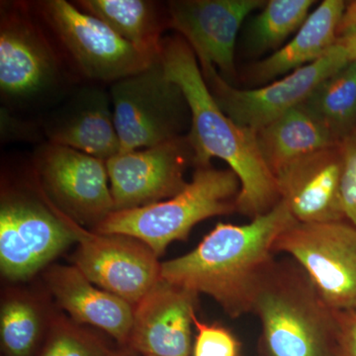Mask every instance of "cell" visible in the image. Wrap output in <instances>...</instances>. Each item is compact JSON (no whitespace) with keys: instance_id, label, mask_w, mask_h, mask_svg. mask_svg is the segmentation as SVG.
<instances>
[{"instance_id":"obj_1","label":"cell","mask_w":356,"mask_h":356,"mask_svg":"<svg viewBox=\"0 0 356 356\" xmlns=\"http://www.w3.org/2000/svg\"><path fill=\"white\" fill-rule=\"evenodd\" d=\"M295 222L281 200L248 224L218 222L191 252L161 264V277L207 295L229 317L252 313L255 297L276 261V241Z\"/></svg>"},{"instance_id":"obj_2","label":"cell","mask_w":356,"mask_h":356,"mask_svg":"<svg viewBox=\"0 0 356 356\" xmlns=\"http://www.w3.org/2000/svg\"><path fill=\"white\" fill-rule=\"evenodd\" d=\"M159 58L166 76L181 89L191 115L187 133L196 168L209 166L213 159L229 165L241 182L236 212L254 218L280 202L277 182L262 158L257 131L238 125L213 97L189 44L179 35L165 37Z\"/></svg>"},{"instance_id":"obj_3","label":"cell","mask_w":356,"mask_h":356,"mask_svg":"<svg viewBox=\"0 0 356 356\" xmlns=\"http://www.w3.org/2000/svg\"><path fill=\"white\" fill-rule=\"evenodd\" d=\"M74 72L32 4L1 1L0 95L6 108L35 109L70 95Z\"/></svg>"},{"instance_id":"obj_4","label":"cell","mask_w":356,"mask_h":356,"mask_svg":"<svg viewBox=\"0 0 356 356\" xmlns=\"http://www.w3.org/2000/svg\"><path fill=\"white\" fill-rule=\"evenodd\" d=\"M267 356H331L337 312L325 303L299 264L276 261L255 297Z\"/></svg>"},{"instance_id":"obj_5","label":"cell","mask_w":356,"mask_h":356,"mask_svg":"<svg viewBox=\"0 0 356 356\" xmlns=\"http://www.w3.org/2000/svg\"><path fill=\"white\" fill-rule=\"evenodd\" d=\"M240 191V179L229 168H196L191 181L177 195L145 207L115 211L95 232L133 236L159 257L170 243L186 241L198 222L236 212Z\"/></svg>"},{"instance_id":"obj_6","label":"cell","mask_w":356,"mask_h":356,"mask_svg":"<svg viewBox=\"0 0 356 356\" xmlns=\"http://www.w3.org/2000/svg\"><path fill=\"white\" fill-rule=\"evenodd\" d=\"M32 6L76 77L112 84L146 70L159 57L136 48L102 20L65 0Z\"/></svg>"},{"instance_id":"obj_7","label":"cell","mask_w":356,"mask_h":356,"mask_svg":"<svg viewBox=\"0 0 356 356\" xmlns=\"http://www.w3.org/2000/svg\"><path fill=\"white\" fill-rule=\"evenodd\" d=\"M109 92L120 140L119 153L186 136L191 110L181 89L166 76L159 55L146 70L115 81Z\"/></svg>"},{"instance_id":"obj_8","label":"cell","mask_w":356,"mask_h":356,"mask_svg":"<svg viewBox=\"0 0 356 356\" xmlns=\"http://www.w3.org/2000/svg\"><path fill=\"white\" fill-rule=\"evenodd\" d=\"M301 268L332 311L356 310V227L343 221L295 222L275 243Z\"/></svg>"},{"instance_id":"obj_9","label":"cell","mask_w":356,"mask_h":356,"mask_svg":"<svg viewBox=\"0 0 356 356\" xmlns=\"http://www.w3.org/2000/svg\"><path fill=\"white\" fill-rule=\"evenodd\" d=\"M77 236L51 204L22 195H3L0 206V268L4 277H32L62 254Z\"/></svg>"},{"instance_id":"obj_10","label":"cell","mask_w":356,"mask_h":356,"mask_svg":"<svg viewBox=\"0 0 356 356\" xmlns=\"http://www.w3.org/2000/svg\"><path fill=\"white\" fill-rule=\"evenodd\" d=\"M348 64L337 43L322 58L254 89H238L225 81L215 67L201 69L220 108L238 125L259 131L300 106L327 77Z\"/></svg>"},{"instance_id":"obj_11","label":"cell","mask_w":356,"mask_h":356,"mask_svg":"<svg viewBox=\"0 0 356 356\" xmlns=\"http://www.w3.org/2000/svg\"><path fill=\"white\" fill-rule=\"evenodd\" d=\"M34 165L51 205L72 221L95 228L114 212L106 161L46 140Z\"/></svg>"},{"instance_id":"obj_12","label":"cell","mask_w":356,"mask_h":356,"mask_svg":"<svg viewBox=\"0 0 356 356\" xmlns=\"http://www.w3.org/2000/svg\"><path fill=\"white\" fill-rule=\"evenodd\" d=\"M67 219L79 243L74 266L96 286L137 305L161 278L153 250L133 236L89 233Z\"/></svg>"},{"instance_id":"obj_13","label":"cell","mask_w":356,"mask_h":356,"mask_svg":"<svg viewBox=\"0 0 356 356\" xmlns=\"http://www.w3.org/2000/svg\"><path fill=\"white\" fill-rule=\"evenodd\" d=\"M191 163L194 165V153L187 135L115 154L106 161L115 211L145 207L177 195L188 184L184 173Z\"/></svg>"},{"instance_id":"obj_14","label":"cell","mask_w":356,"mask_h":356,"mask_svg":"<svg viewBox=\"0 0 356 356\" xmlns=\"http://www.w3.org/2000/svg\"><path fill=\"white\" fill-rule=\"evenodd\" d=\"M264 4L262 0H172L166 4L168 28L189 44L200 69L215 67L229 83L236 76L241 26Z\"/></svg>"},{"instance_id":"obj_15","label":"cell","mask_w":356,"mask_h":356,"mask_svg":"<svg viewBox=\"0 0 356 356\" xmlns=\"http://www.w3.org/2000/svg\"><path fill=\"white\" fill-rule=\"evenodd\" d=\"M197 297L159 278L134 309L127 346L144 356H191Z\"/></svg>"},{"instance_id":"obj_16","label":"cell","mask_w":356,"mask_h":356,"mask_svg":"<svg viewBox=\"0 0 356 356\" xmlns=\"http://www.w3.org/2000/svg\"><path fill=\"white\" fill-rule=\"evenodd\" d=\"M47 142L107 161L120 152L109 91L98 84L74 89L42 123Z\"/></svg>"},{"instance_id":"obj_17","label":"cell","mask_w":356,"mask_h":356,"mask_svg":"<svg viewBox=\"0 0 356 356\" xmlns=\"http://www.w3.org/2000/svg\"><path fill=\"white\" fill-rule=\"evenodd\" d=\"M343 172L339 144L293 161L276 172L281 200L297 222H325L346 220L341 205Z\"/></svg>"},{"instance_id":"obj_18","label":"cell","mask_w":356,"mask_h":356,"mask_svg":"<svg viewBox=\"0 0 356 356\" xmlns=\"http://www.w3.org/2000/svg\"><path fill=\"white\" fill-rule=\"evenodd\" d=\"M46 281L58 305L76 324H88L106 332L127 346L135 307L125 300L95 286L76 266H55Z\"/></svg>"},{"instance_id":"obj_19","label":"cell","mask_w":356,"mask_h":356,"mask_svg":"<svg viewBox=\"0 0 356 356\" xmlns=\"http://www.w3.org/2000/svg\"><path fill=\"white\" fill-rule=\"evenodd\" d=\"M344 7L343 0L321 2L289 43L252 65L250 79L255 83L267 84L322 58L337 43Z\"/></svg>"},{"instance_id":"obj_20","label":"cell","mask_w":356,"mask_h":356,"mask_svg":"<svg viewBox=\"0 0 356 356\" xmlns=\"http://www.w3.org/2000/svg\"><path fill=\"white\" fill-rule=\"evenodd\" d=\"M262 158L275 175L283 168L339 140L302 105L257 131Z\"/></svg>"},{"instance_id":"obj_21","label":"cell","mask_w":356,"mask_h":356,"mask_svg":"<svg viewBox=\"0 0 356 356\" xmlns=\"http://www.w3.org/2000/svg\"><path fill=\"white\" fill-rule=\"evenodd\" d=\"M83 13L102 20L136 48L159 56L163 31L168 27V8L151 0H79Z\"/></svg>"},{"instance_id":"obj_22","label":"cell","mask_w":356,"mask_h":356,"mask_svg":"<svg viewBox=\"0 0 356 356\" xmlns=\"http://www.w3.org/2000/svg\"><path fill=\"white\" fill-rule=\"evenodd\" d=\"M302 106L339 142L356 130V60L325 79Z\"/></svg>"},{"instance_id":"obj_23","label":"cell","mask_w":356,"mask_h":356,"mask_svg":"<svg viewBox=\"0 0 356 356\" xmlns=\"http://www.w3.org/2000/svg\"><path fill=\"white\" fill-rule=\"evenodd\" d=\"M313 0H269L252 18L247 31L248 46L255 53L280 50L285 40L304 24Z\"/></svg>"},{"instance_id":"obj_24","label":"cell","mask_w":356,"mask_h":356,"mask_svg":"<svg viewBox=\"0 0 356 356\" xmlns=\"http://www.w3.org/2000/svg\"><path fill=\"white\" fill-rule=\"evenodd\" d=\"M42 318L31 300L11 297L2 304L0 337L7 356H31L41 334Z\"/></svg>"},{"instance_id":"obj_25","label":"cell","mask_w":356,"mask_h":356,"mask_svg":"<svg viewBox=\"0 0 356 356\" xmlns=\"http://www.w3.org/2000/svg\"><path fill=\"white\" fill-rule=\"evenodd\" d=\"M110 350L102 339L76 323L58 320L39 356H107Z\"/></svg>"},{"instance_id":"obj_26","label":"cell","mask_w":356,"mask_h":356,"mask_svg":"<svg viewBox=\"0 0 356 356\" xmlns=\"http://www.w3.org/2000/svg\"><path fill=\"white\" fill-rule=\"evenodd\" d=\"M196 334L193 356H238L240 343L226 327L217 324H206L193 318Z\"/></svg>"},{"instance_id":"obj_27","label":"cell","mask_w":356,"mask_h":356,"mask_svg":"<svg viewBox=\"0 0 356 356\" xmlns=\"http://www.w3.org/2000/svg\"><path fill=\"white\" fill-rule=\"evenodd\" d=\"M339 147L343 159L341 205L346 220L356 227V130L339 142Z\"/></svg>"},{"instance_id":"obj_28","label":"cell","mask_w":356,"mask_h":356,"mask_svg":"<svg viewBox=\"0 0 356 356\" xmlns=\"http://www.w3.org/2000/svg\"><path fill=\"white\" fill-rule=\"evenodd\" d=\"M331 356H356V310L337 312V334Z\"/></svg>"},{"instance_id":"obj_29","label":"cell","mask_w":356,"mask_h":356,"mask_svg":"<svg viewBox=\"0 0 356 356\" xmlns=\"http://www.w3.org/2000/svg\"><path fill=\"white\" fill-rule=\"evenodd\" d=\"M10 110L1 107V138L3 140H36L43 130L31 122L20 120L13 116Z\"/></svg>"},{"instance_id":"obj_30","label":"cell","mask_w":356,"mask_h":356,"mask_svg":"<svg viewBox=\"0 0 356 356\" xmlns=\"http://www.w3.org/2000/svg\"><path fill=\"white\" fill-rule=\"evenodd\" d=\"M356 35V0L346 4L337 27V39L348 38Z\"/></svg>"},{"instance_id":"obj_31","label":"cell","mask_w":356,"mask_h":356,"mask_svg":"<svg viewBox=\"0 0 356 356\" xmlns=\"http://www.w3.org/2000/svg\"><path fill=\"white\" fill-rule=\"evenodd\" d=\"M337 44L343 49L348 63L356 60V35L348 38L337 39Z\"/></svg>"},{"instance_id":"obj_32","label":"cell","mask_w":356,"mask_h":356,"mask_svg":"<svg viewBox=\"0 0 356 356\" xmlns=\"http://www.w3.org/2000/svg\"><path fill=\"white\" fill-rule=\"evenodd\" d=\"M140 353L132 350L129 346H123L120 350H110L107 356H139Z\"/></svg>"}]
</instances>
